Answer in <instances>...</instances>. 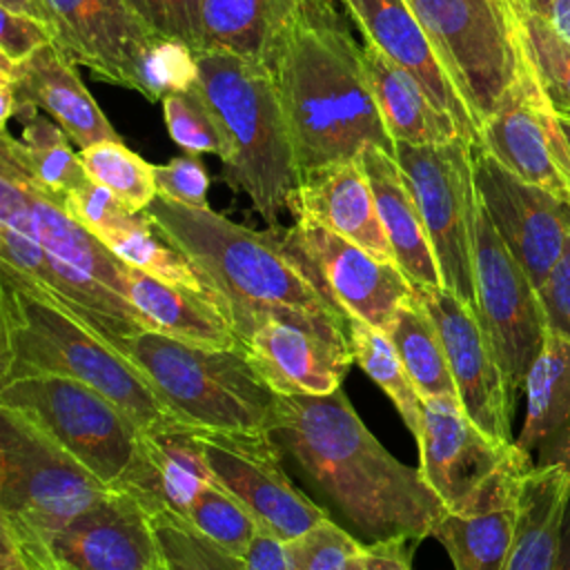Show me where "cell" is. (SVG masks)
Masks as SVG:
<instances>
[{
    "instance_id": "1",
    "label": "cell",
    "mask_w": 570,
    "mask_h": 570,
    "mask_svg": "<svg viewBox=\"0 0 570 570\" xmlns=\"http://www.w3.org/2000/svg\"><path fill=\"white\" fill-rule=\"evenodd\" d=\"M145 214L196 269L240 343L267 318H281L352 350L350 316L292 227L256 232L212 207H187L163 196H156Z\"/></svg>"
},
{
    "instance_id": "2",
    "label": "cell",
    "mask_w": 570,
    "mask_h": 570,
    "mask_svg": "<svg viewBox=\"0 0 570 570\" xmlns=\"http://www.w3.org/2000/svg\"><path fill=\"white\" fill-rule=\"evenodd\" d=\"M269 434L321 492V505L336 510L363 543L421 541L448 514L421 470L379 443L341 387L321 396L281 394Z\"/></svg>"
},
{
    "instance_id": "3",
    "label": "cell",
    "mask_w": 570,
    "mask_h": 570,
    "mask_svg": "<svg viewBox=\"0 0 570 570\" xmlns=\"http://www.w3.org/2000/svg\"><path fill=\"white\" fill-rule=\"evenodd\" d=\"M341 0H309L283 33L267 67L294 142L298 169L358 158L370 147L394 154Z\"/></svg>"
},
{
    "instance_id": "4",
    "label": "cell",
    "mask_w": 570,
    "mask_h": 570,
    "mask_svg": "<svg viewBox=\"0 0 570 570\" xmlns=\"http://www.w3.org/2000/svg\"><path fill=\"white\" fill-rule=\"evenodd\" d=\"M0 385L56 374L96 387L140 432L183 425L136 363L31 278L0 265Z\"/></svg>"
},
{
    "instance_id": "5",
    "label": "cell",
    "mask_w": 570,
    "mask_h": 570,
    "mask_svg": "<svg viewBox=\"0 0 570 570\" xmlns=\"http://www.w3.org/2000/svg\"><path fill=\"white\" fill-rule=\"evenodd\" d=\"M198 91L220 131L223 178L278 227L301 180L287 116L267 67L227 51H198Z\"/></svg>"
},
{
    "instance_id": "6",
    "label": "cell",
    "mask_w": 570,
    "mask_h": 570,
    "mask_svg": "<svg viewBox=\"0 0 570 570\" xmlns=\"http://www.w3.org/2000/svg\"><path fill=\"white\" fill-rule=\"evenodd\" d=\"M109 341L136 363L180 421L223 432H272L281 394L245 347H205L158 330H136Z\"/></svg>"
},
{
    "instance_id": "7",
    "label": "cell",
    "mask_w": 570,
    "mask_h": 570,
    "mask_svg": "<svg viewBox=\"0 0 570 570\" xmlns=\"http://www.w3.org/2000/svg\"><path fill=\"white\" fill-rule=\"evenodd\" d=\"M111 490L33 421L0 405V521L16 534L45 541Z\"/></svg>"
},
{
    "instance_id": "8",
    "label": "cell",
    "mask_w": 570,
    "mask_h": 570,
    "mask_svg": "<svg viewBox=\"0 0 570 570\" xmlns=\"http://www.w3.org/2000/svg\"><path fill=\"white\" fill-rule=\"evenodd\" d=\"M0 405L13 407L76 456L100 481L120 490L140 459L138 425L96 387L56 374L0 385Z\"/></svg>"
},
{
    "instance_id": "9",
    "label": "cell",
    "mask_w": 570,
    "mask_h": 570,
    "mask_svg": "<svg viewBox=\"0 0 570 570\" xmlns=\"http://www.w3.org/2000/svg\"><path fill=\"white\" fill-rule=\"evenodd\" d=\"M419 470L448 512H472L517 497L532 470L517 443L485 434L459 396L423 399Z\"/></svg>"
},
{
    "instance_id": "10",
    "label": "cell",
    "mask_w": 570,
    "mask_h": 570,
    "mask_svg": "<svg viewBox=\"0 0 570 570\" xmlns=\"http://www.w3.org/2000/svg\"><path fill=\"white\" fill-rule=\"evenodd\" d=\"M394 158L428 229L443 287L476 309L474 223L479 194L472 145L456 138L443 145H394Z\"/></svg>"
},
{
    "instance_id": "11",
    "label": "cell",
    "mask_w": 570,
    "mask_h": 570,
    "mask_svg": "<svg viewBox=\"0 0 570 570\" xmlns=\"http://www.w3.org/2000/svg\"><path fill=\"white\" fill-rule=\"evenodd\" d=\"M476 314L514 403L550 334L537 287L512 256L481 200L474 223Z\"/></svg>"
},
{
    "instance_id": "12",
    "label": "cell",
    "mask_w": 570,
    "mask_h": 570,
    "mask_svg": "<svg viewBox=\"0 0 570 570\" xmlns=\"http://www.w3.org/2000/svg\"><path fill=\"white\" fill-rule=\"evenodd\" d=\"M196 436L216 483L232 492L261 528L292 541L330 517L321 503L292 483L272 434L196 428Z\"/></svg>"
},
{
    "instance_id": "13",
    "label": "cell",
    "mask_w": 570,
    "mask_h": 570,
    "mask_svg": "<svg viewBox=\"0 0 570 570\" xmlns=\"http://www.w3.org/2000/svg\"><path fill=\"white\" fill-rule=\"evenodd\" d=\"M472 158L485 214L539 289L570 238V205L525 183L481 147H472Z\"/></svg>"
},
{
    "instance_id": "14",
    "label": "cell",
    "mask_w": 570,
    "mask_h": 570,
    "mask_svg": "<svg viewBox=\"0 0 570 570\" xmlns=\"http://www.w3.org/2000/svg\"><path fill=\"white\" fill-rule=\"evenodd\" d=\"M476 147L570 205V142L532 65L481 125Z\"/></svg>"
},
{
    "instance_id": "15",
    "label": "cell",
    "mask_w": 570,
    "mask_h": 570,
    "mask_svg": "<svg viewBox=\"0 0 570 570\" xmlns=\"http://www.w3.org/2000/svg\"><path fill=\"white\" fill-rule=\"evenodd\" d=\"M414 292L436 323L465 414L492 439L512 443L514 403L476 309L443 285Z\"/></svg>"
},
{
    "instance_id": "16",
    "label": "cell",
    "mask_w": 570,
    "mask_h": 570,
    "mask_svg": "<svg viewBox=\"0 0 570 570\" xmlns=\"http://www.w3.org/2000/svg\"><path fill=\"white\" fill-rule=\"evenodd\" d=\"M20 539L67 570H167L154 517L127 490H111L45 541Z\"/></svg>"
},
{
    "instance_id": "17",
    "label": "cell",
    "mask_w": 570,
    "mask_h": 570,
    "mask_svg": "<svg viewBox=\"0 0 570 570\" xmlns=\"http://www.w3.org/2000/svg\"><path fill=\"white\" fill-rule=\"evenodd\" d=\"M292 232L350 318L387 330L401 303L414 296V285L396 263L381 261L303 216L294 218Z\"/></svg>"
},
{
    "instance_id": "18",
    "label": "cell",
    "mask_w": 570,
    "mask_h": 570,
    "mask_svg": "<svg viewBox=\"0 0 570 570\" xmlns=\"http://www.w3.org/2000/svg\"><path fill=\"white\" fill-rule=\"evenodd\" d=\"M56 47L111 85L134 89L145 49L160 38L125 0H49Z\"/></svg>"
},
{
    "instance_id": "19",
    "label": "cell",
    "mask_w": 570,
    "mask_h": 570,
    "mask_svg": "<svg viewBox=\"0 0 570 570\" xmlns=\"http://www.w3.org/2000/svg\"><path fill=\"white\" fill-rule=\"evenodd\" d=\"M363 38L410 71L432 100L452 116L461 136L476 147L479 122L441 62L432 40L407 0H341Z\"/></svg>"
},
{
    "instance_id": "20",
    "label": "cell",
    "mask_w": 570,
    "mask_h": 570,
    "mask_svg": "<svg viewBox=\"0 0 570 570\" xmlns=\"http://www.w3.org/2000/svg\"><path fill=\"white\" fill-rule=\"evenodd\" d=\"M0 78H9L16 91V118L36 111L49 114L80 149L102 140H120L85 82L76 62L56 45L38 49L24 62H11L0 53Z\"/></svg>"
},
{
    "instance_id": "21",
    "label": "cell",
    "mask_w": 570,
    "mask_h": 570,
    "mask_svg": "<svg viewBox=\"0 0 570 570\" xmlns=\"http://www.w3.org/2000/svg\"><path fill=\"white\" fill-rule=\"evenodd\" d=\"M289 214L336 232L381 261L396 263L361 158L336 160L301 171Z\"/></svg>"
},
{
    "instance_id": "22",
    "label": "cell",
    "mask_w": 570,
    "mask_h": 570,
    "mask_svg": "<svg viewBox=\"0 0 570 570\" xmlns=\"http://www.w3.org/2000/svg\"><path fill=\"white\" fill-rule=\"evenodd\" d=\"M243 347L263 379L278 394H332L341 387L352 350H343L281 318H267L245 341Z\"/></svg>"
},
{
    "instance_id": "23",
    "label": "cell",
    "mask_w": 570,
    "mask_h": 570,
    "mask_svg": "<svg viewBox=\"0 0 570 570\" xmlns=\"http://www.w3.org/2000/svg\"><path fill=\"white\" fill-rule=\"evenodd\" d=\"M525 421L514 439L532 468L570 470V341L548 334L525 376Z\"/></svg>"
},
{
    "instance_id": "24",
    "label": "cell",
    "mask_w": 570,
    "mask_h": 570,
    "mask_svg": "<svg viewBox=\"0 0 570 570\" xmlns=\"http://www.w3.org/2000/svg\"><path fill=\"white\" fill-rule=\"evenodd\" d=\"M358 158L372 185L379 218L392 245L396 265L414 287L443 285L428 229L394 154L381 147H370Z\"/></svg>"
},
{
    "instance_id": "25",
    "label": "cell",
    "mask_w": 570,
    "mask_h": 570,
    "mask_svg": "<svg viewBox=\"0 0 570 570\" xmlns=\"http://www.w3.org/2000/svg\"><path fill=\"white\" fill-rule=\"evenodd\" d=\"M127 298L151 330L205 347H243L218 303L200 289L165 283L127 265Z\"/></svg>"
},
{
    "instance_id": "26",
    "label": "cell",
    "mask_w": 570,
    "mask_h": 570,
    "mask_svg": "<svg viewBox=\"0 0 570 570\" xmlns=\"http://www.w3.org/2000/svg\"><path fill=\"white\" fill-rule=\"evenodd\" d=\"M361 45L370 89L394 145H443L463 138L452 116L432 100L410 71L372 40L363 38Z\"/></svg>"
},
{
    "instance_id": "27",
    "label": "cell",
    "mask_w": 570,
    "mask_h": 570,
    "mask_svg": "<svg viewBox=\"0 0 570 570\" xmlns=\"http://www.w3.org/2000/svg\"><path fill=\"white\" fill-rule=\"evenodd\" d=\"M570 508V470L532 468L519 488L517 525L503 570H557Z\"/></svg>"
},
{
    "instance_id": "28",
    "label": "cell",
    "mask_w": 570,
    "mask_h": 570,
    "mask_svg": "<svg viewBox=\"0 0 570 570\" xmlns=\"http://www.w3.org/2000/svg\"><path fill=\"white\" fill-rule=\"evenodd\" d=\"M309 0H200L203 51H227L269 67Z\"/></svg>"
},
{
    "instance_id": "29",
    "label": "cell",
    "mask_w": 570,
    "mask_h": 570,
    "mask_svg": "<svg viewBox=\"0 0 570 570\" xmlns=\"http://www.w3.org/2000/svg\"><path fill=\"white\" fill-rule=\"evenodd\" d=\"M142 450L154 470L160 512H169L185 521L191 501L216 481L196 436V425L142 432Z\"/></svg>"
},
{
    "instance_id": "30",
    "label": "cell",
    "mask_w": 570,
    "mask_h": 570,
    "mask_svg": "<svg viewBox=\"0 0 570 570\" xmlns=\"http://www.w3.org/2000/svg\"><path fill=\"white\" fill-rule=\"evenodd\" d=\"M517 510L519 494L481 510L448 512L432 537L441 541L454 570H503L514 537Z\"/></svg>"
},
{
    "instance_id": "31",
    "label": "cell",
    "mask_w": 570,
    "mask_h": 570,
    "mask_svg": "<svg viewBox=\"0 0 570 570\" xmlns=\"http://www.w3.org/2000/svg\"><path fill=\"white\" fill-rule=\"evenodd\" d=\"M22 122L24 127L20 138H13L7 129H2V147L18 158L36 187L62 200L69 191L91 180L85 171L80 154L71 151L69 136L56 120H49L36 111Z\"/></svg>"
},
{
    "instance_id": "32",
    "label": "cell",
    "mask_w": 570,
    "mask_h": 570,
    "mask_svg": "<svg viewBox=\"0 0 570 570\" xmlns=\"http://www.w3.org/2000/svg\"><path fill=\"white\" fill-rule=\"evenodd\" d=\"M385 332L421 399L459 396L436 323L419 301L416 292L412 298L401 303Z\"/></svg>"
},
{
    "instance_id": "33",
    "label": "cell",
    "mask_w": 570,
    "mask_h": 570,
    "mask_svg": "<svg viewBox=\"0 0 570 570\" xmlns=\"http://www.w3.org/2000/svg\"><path fill=\"white\" fill-rule=\"evenodd\" d=\"M94 236L100 238L122 263L138 267L165 283L205 292L196 269L174 245L163 238L145 212L136 214L120 209L100 229H96Z\"/></svg>"
},
{
    "instance_id": "34",
    "label": "cell",
    "mask_w": 570,
    "mask_h": 570,
    "mask_svg": "<svg viewBox=\"0 0 570 570\" xmlns=\"http://www.w3.org/2000/svg\"><path fill=\"white\" fill-rule=\"evenodd\" d=\"M350 345L354 363L387 394L414 441H419L423 425V399L387 332L358 318H350Z\"/></svg>"
},
{
    "instance_id": "35",
    "label": "cell",
    "mask_w": 570,
    "mask_h": 570,
    "mask_svg": "<svg viewBox=\"0 0 570 570\" xmlns=\"http://www.w3.org/2000/svg\"><path fill=\"white\" fill-rule=\"evenodd\" d=\"M78 154L87 176L109 189L129 212H145L158 196L154 165L120 140H102Z\"/></svg>"
},
{
    "instance_id": "36",
    "label": "cell",
    "mask_w": 570,
    "mask_h": 570,
    "mask_svg": "<svg viewBox=\"0 0 570 570\" xmlns=\"http://www.w3.org/2000/svg\"><path fill=\"white\" fill-rule=\"evenodd\" d=\"M185 523L238 559L261 530L256 517L216 481L191 501Z\"/></svg>"
},
{
    "instance_id": "37",
    "label": "cell",
    "mask_w": 570,
    "mask_h": 570,
    "mask_svg": "<svg viewBox=\"0 0 570 570\" xmlns=\"http://www.w3.org/2000/svg\"><path fill=\"white\" fill-rule=\"evenodd\" d=\"M198 82V53L174 38H156L140 56L134 91L149 100H163L176 91H189Z\"/></svg>"
},
{
    "instance_id": "38",
    "label": "cell",
    "mask_w": 570,
    "mask_h": 570,
    "mask_svg": "<svg viewBox=\"0 0 570 570\" xmlns=\"http://www.w3.org/2000/svg\"><path fill=\"white\" fill-rule=\"evenodd\" d=\"M523 36L528 58L552 109L570 120V45L537 13L525 16Z\"/></svg>"
},
{
    "instance_id": "39",
    "label": "cell",
    "mask_w": 570,
    "mask_h": 570,
    "mask_svg": "<svg viewBox=\"0 0 570 570\" xmlns=\"http://www.w3.org/2000/svg\"><path fill=\"white\" fill-rule=\"evenodd\" d=\"M154 525L167 570H243V561L238 557L225 552L169 512L154 514Z\"/></svg>"
},
{
    "instance_id": "40",
    "label": "cell",
    "mask_w": 570,
    "mask_h": 570,
    "mask_svg": "<svg viewBox=\"0 0 570 570\" xmlns=\"http://www.w3.org/2000/svg\"><path fill=\"white\" fill-rule=\"evenodd\" d=\"M165 125L174 142L187 154H216L220 156L223 140L216 120L198 91V82L189 91H176L163 98Z\"/></svg>"
},
{
    "instance_id": "41",
    "label": "cell",
    "mask_w": 570,
    "mask_h": 570,
    "mask_svg": "<svg viewBox=\"0 0 570 570\" xmlns=\"http://www.w3.org/2000/svg\"><path fill=\"white\" fill-rule=\"evenodd\" d=\"M363 541L332 517L287 541L292 570H350Z\"/></svg>"
},
{
    "instance_id": "42",
    "label": "cell",
    "mask_w": 570,
    "mask_h": 570,
    "mask_svg": "<svg viewBox=\"0 0 570 570\" xmlns=\"http://www.w3.org/2000/svg\"><path fill=\"white\" fill-rule=\"evenodd\" d=\"M129 9L158 36L180 40L203 51L200 0H125Z\"/></svg>"
},
{
    "instance_id": "43",
    "label": "cell",
    "mask_w": 570,
    "mask_h": 570,
    "mask_svg": "<svg viewBox=\"0 0 570 570\" xmlns=\"http://www.w3.org/2000/svg\"><path fill=\"white\" fill-rule=\"evenodd\" d=\"M154 176L158 196L187 207H209V176L196 156L187 154L171 158L165 165H154Z\"/></svg>"
},
{
    "instance_id": "44",
    "label": "cell",
    "mask_w": 570,
    "mask_h": 570,
    "mask_svg": "<svg viewBox=\"0 0 570 570\" xmlns=\"http://www.w3.org/2000/svg\"><path fill=\"white\" fill-rule=\"evenodd\" d=\"M53 42L56 36L42 20L0 9V53L11 62H24L38 49Z\"/></svg>"
},
{
    "instance_id": "45",
    "label": "cell",
    "mask_w": 570,
    "mask_h": 570,
    "mask_svg": "<svg viewBox=\"0 0 570 570\" xmlns=\"http://www.w3.org/2000/svg\"><path fill=\"white\" fill-rule=\"evenodd\" d=\"M537 292L546 312L548 330L570 341V238L557 265Z\"/></svg>"
},
{
    "instance_id": "46",
    "label": "cell",
    "mask_w": 570,
    "mask_h": 570,
    "mask_svg": "<svg viewBox=\"0 0 570 570\" xmlns=\"http://www.w3.org/2000/svg\"><path fill=\"white\" fill-rule=\"evenodd\" d=\"M407 537H392L376 543H363L352 559L350 570H412Z\"/></svg>"
},
{
    "instance_id": "47",
    "label": "cell",
    "mask_w": 570,
    "mask_h": 570,
    "mask_svg": "<svg viewBox=\"0 0 570 570\" xmlns=\"http://www.w3.org/2000/svg\"><path fill=\"white\" fill-rule=\"evenodd\" d=\"M243 570H292L287 541L267 528H261L240 557Z\"/></svg>"
},
{
    "instance_id": "48",
    "label": "cell",
    "mask_w": 570,
    "mask_h": 570,
    "mask_svg": "<svg viewBox=\"0 0 570 570\" xmlns=\"http://www.w3.org/2000/svg\"><path fill=\"white\" fill-rule=\"evenodd\" d=\"M0 570H45L42 561L4 523H0Z\"/></svg>"
},
{
    "instance_id": "49",
    "label": "cell",
    "mask_w": 570,
    "mask_h": 570,
    "mask_svg": "<svg viewBox=\"0 0 570 570\" xmlns=\"http://www.w3.org/2000/svg\"><path fill=\"white\" fill-rule=\"evenodd\" d=\"M0 9L13 11V13H24V16H31L36 20H42L53 31V11H51L49 0H0Z\"/></svg>"
},
{
    "instance_id": "50",
    "label": "cell",
    "mask_w": 570,
    "mask_h": 570,
    "mask_svg": "<svg viewBox=\"0 0 570 570\" xmlns=\"http://www.w3.org/2000/svg\"><path fill=\"white\" fill-rule=\"evenodd\" d=\"M543 18L554 29V33L570 45V0H550Z\"/></svg>"
},
{
    "instance_id": "51",
    "label": "cell",
    "mask_w": 570,
    "mask_h": 570,
    "mask_svg": "<svg viewBox=\"0 0 570 570\" xmlns=\"http://www.w3.org/2000/svg\"><path fill=\"white\" fill-rule=\"evenodd\" d=\"M0 523H2V521H0ZM4 525H7V523H4ZM7 528H9V525H7ZM9 530H11V528H9ZM11 532H13V530H11ZM13 534H16V532H13ZM16 537H18V534H16ZM18 539H20V537H18ZM20 543H22L27 550H31V552H33V554H36V557L42 561L45 570H67V568L58 566V563H56V561H53V559H51V557H49V554H47L42 548L33 546V543H29V541H22V539H20Z\"/></svg>"
},
{
    "instance_id": "52",
    "label": "cell",
    "mask_w": 570,
    "mask_h": 570,
    "mask_svg": "<svg viewBox=\"0 0 570 570\" xmlns=\"http://www.w3.org/2000/svg\"><path fill=\"white\" fill-rule=\"evenodd\" d=\"M557 570H570V508H568V517H566V525H563V546H561V559H559Z\"/></svg>"
},
{
    "instance_id": "53",
    "label": "cell",
    "mask_w": 570,
    "mask_h": 570,
    "mask_svg": "<svg viewBox=\"0 0 570 570\" xmlns=\"http://www.w3.org/2000/svg\"><path fill=\"white\" fill-rule=\"evenodd\" d=\"M548 4H550V0H523V7H525V16L528 13H537V16H546V11H548Z\"/></svg>"
},
{
    "instance_id": "54",
    "label": "cell",
    "mask_w": 570,
    "mask_h": 570,
    "mask_svg": "<svg viewBox=\"0 0 570 570\" xmlns=\"http://www.w3.org/2000/svg\"><path fill=\"white\" fill-rule=\"evenodd\" d=\"M559 118H561V116H559ZM561 127H563V131H566V136H568V142H570V120L561 118Z\"/></svg>"
},
{
    "instance_id": "55",
    "label": "cell",
    "mask_w": 570,
    "mask_h": 570,
    "mask_svg": "<svg viewBox=\"0 0 570 570\" xmlns=\"http://www.w3.org/2000/svg\"><path fill=\"white\" fill-rule=\"evenodd\" d=\"M517 2H519V4H521V9H523V11H525V7H523V0H517Z\"/></svg>"
}]
</instances>
